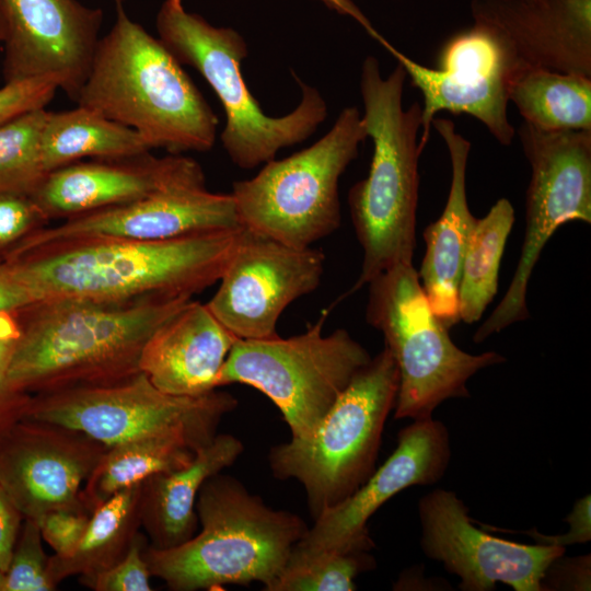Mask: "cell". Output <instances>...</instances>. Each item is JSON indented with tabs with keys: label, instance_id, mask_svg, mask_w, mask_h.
<instances>
[{
	"label": "cell",
	"instance_id": "obj_1",
	"mask_svg": "<svg viewBox=\"0 0 591 591\" xmlns=\"http://www.w3.org/2000/svg\"><path fill=\"white\" fill-rule=\"evenodd\" d=\"M192 298L100 301L53 297L19 312L8 380L31 395L126 380L151 335Z\"/></svg>",
	"mask_w": 591,
	"mask_h": 591
},
{
	"label": "cell",
	"instance_id": "obj_36",
	"mask_svg": "<svg viewBox=\"0 0 591 591\" xmlns=\"http://www.w3.org/2000/svg\"><path fill=\"white\" fill-rule=\"evenodd\" d=\"M59 90V81L40 77L4 83L0 88V124L24 113L46 108Z\"/></svg>",
	"mask_w": 591,
	"mask_h": 591
},
{
	"label": "cell",
	"instance_id": "obj_34",
	"mask_svg": "<svg viewBox=\"0 0 591 591\" xmlns=\"http://www.w3.org/2000/svg\"><path fill=\"white\" fill-rule=\"evenodd\" d=\"M49 225L31 196H0V260H4L27 236Z\"/></svg>",
	"mask_w": 591,
	"mask_h": 591
},
{
	"label": "cell",
	"instance_id": "obj_21",
	"mask_svg": "<svg viewBox=\"0 0 591 591\" xmlns=\"http://www.w3.org/2000/svg\"><path fill=\"white\" fill-rule=\"evenodd\" d=\"M471 14L502 44L515 69L591 77V0H472Z\"/></svg>",
	"mask_w": 591,
	"mask_h": 591
},
{
	"label": "cell",
	"instance_id": "obj_9",
	"mask_svg": "<svg viewBox=\"0 0 591 591\" xmlns=\"http://www.w3.org/2000/svg\"><path fill=\"white\" fill-rule=\"evenodd\" d=\"M366 138L360 112L348 106L310 147L234 182L230 194L241 225L297 247L333 234L341 223L340 177Z\"/></svg>",
	"mask_w": 591,
	"mask_h": 591
},
{
	"label": "cell",
	"instance_id": "obj_44",
	"mask_svg": "<svg viewBox=\"0 0 591 591\" xmlns=\"http://www.w3.org/2000/svg\"><path fill=\"white\" fill-rule=\"evenodd\" d=\"M116 5H123L127 0H113Z\"/></svg>",
	"mask_w": 591,
	"mask_h": 591
},
{
	"label": "cell",
	"instance_id": "obj_2",
	"mask_svg": "<svg viewBox=\"0 0 591 591\" xmlns=\"http://www.w3.org/2000/svg\"><path fill=\"white\" fill-rule=\"evenodd\" d=\"M241 228L171 240L84 237L37 246L4 260L45 299L192 298L219 281Z\"/></svg>",
	"mask_w": 591,
	"mask_h": 591
},
{
	"label": "cell",
	"instance_id": "obj_19",
	"mask_svg": "<svg viewBox=\"0 0 591 591\" xmlns=\"http://www.w3.org/2000/svg\"><path fill=\"white\" fill-rule=\"evenodd\" d=\"M206 187L200 164L184 154L151 152L123 159L74 162L46 174L31 195L49 220L131 204L182 188Z\"/></svg>",
	"mask_w": 591,
	"mask_h": 591
},
{
	"label": "cell",
	"instance_id": "obj_22",
	"mask_svg": "<svg viewBox=\"0 0 591 591\" xmlns=\"http://www.w3.org/2000/svg\"><path fill=\"white\" fill-rule=\"evenodd\" d=\"M235 337L193 299L166 320L144 345L139 369L160 391L198 396L216 390V379Z\"/></svg>",
	"mask_w": 591,
	"mask_h": 591
},
{
	"label": "cell",
	"instance_id": "obj_18",
	"mask_svg": "<svg viewBox=\"0 0 591 591\" xmlns=\"http://www.w3.org/2000/svg\"><path fill=\"white\" fill-rule=\"evenodd\" d=\"M451 459L449 430L432 417L402 428L387 460L349 497L325 510L292 552L371 551L368 521L389 499L415 485H432L445 474Z\"/></svg>",
	"mask_w": 591,
	"mask_h": 591
},
{
	"label": "cell",
	"instance_id": "obj_16",
	"mask_svg": "<svg viewBox=\"0 0 591 591\" xmlns=\"http://www.w3.org/2000/svg\"><path fill=\"white\" fill-rule=\"evenodd\" d=\"M4 83L53 77L77 101L89 74L104 13L78 0H0Z\"/></svg>",
	"mask_w": 591,
	"mask_h": 591
},
{
	"label": "cell",
	"instance_id": "obj_7",
	"mask_svg": "<svg viewBox=\"0 0 591 591\" xmlns=\"http://www.w3.org/2000/svg\"><path fill=\"white\" fill-rule=\"evenodd\" d=\"M398 372L386 347L352 379L313 433L271 448L268 460L280 479L304 488L316 519L356 491L374 472L382 434L393 412Z\"/></svg>",
	"mask_w": 591,
	"mask_h": 591
},
{
	"label": "cell",
	"instance_id": "obj_25",
	"mask_svg": "<svg viewBox=\"0 0 591 591\" xmlns=\"http://www.w3.org/2000/svg\"><path fill=\"white\" fill-rule=\"evenodd\" d=\"M151 150L136 130L81 105L47 111L40 132L46 173L84 159L131 158Z\"/></svg>",
	"mask_w": 591,
	"mask_h": 591
},
{
	"label": "cell",
	"instance_id": "obj_35",
	"mask_svg": "<svg viewBox=\"0 0 591 591\" xmlns=\"http://www.w3.org/2000/svg\"><path fill=\"white\" fill-rule=\"evenodd\" d=\"M144 538L138 533L125 556L93 577L85 587L95 591H150V570L143 556Z\"/></svg>",
	"mask_w": 591,
	"mask_h": 591
},
{
	"label": "cell",
	"instance_id": "obj_40",
	"mask_svg": "<svg viewBox=\"0 0 591 591\" xmlns=\"http://www.w3.org/2000/svg\"><path fill=\"white\" fill-rule=\"evenodd\" d=\"M591 500L590 495L578 499L571 512L565 521L570 525L567 533L561 535H545L541 534L536 529L526 531L536 543L557 545L565 547L566 545L583 544L591 540V517H590Z\"/></svg>",
	"mask_w": 591,
	"mask_h": 591
},
{
	"label": "cell",
	"instance_id": "obj_33",
	"mask_svg": "<svg viewBox=\"0 0 591 591\" xmlns=\"http://www.w3.org/2000/svg\"><path fill=\"white\" fill-rule=\"evenodd\" d=\"M18 329L15 313L0 316V438L26 418L32 399L31 394L16 391L8 380Z\"/></svg>",
	"mask_w": 591,
	"mask_h": 591
},
{
	"label": "cell",
	"instance_id": "obj_42",
	"mask_svg": "<svg viewBox=\"0 0 591 591\" xmlns=\"http://www.w3.org/2000/svg\"><path fill=\"white\" fill-rule=\"evenodd\" d=\"M3 37H4V24H3L1 10H0V43H2Z\"/></svg>",
	"mask_w": 591,
	"mask_h": 591
},
{
	"label": "cell",
	"instance_id": "obj_4",
	"mask_svg": "<svg viewBox=\"0 0 591 591\" xmlns=\"http://www.w3.org/2000/svg\"><path fill=\"white\" fill-rule=\"evenodd\" d=\"M407 74L397 66L382 77L379 60L361 65L362 120L373 152L368 175L348 192L349 212L362 247L361 271L347 296L398 263H413L419 190L421 105H403Z\"/></svg>",
	"mask_w": 591,
	"mask_h": 591
},
{
	"label": "cell",
	"instance_id": "obj_17",
	"mask_svg": "<svg viewBox=\"0 0 591 591\" xmlns=\"http://www.w3.org/2000/svg\"><path fill=\"white\" fill-rule=\"evenodd\" d=\"M106 450L76 429L24 418L0 438V483L24 519L88 510L82 488Z\"/></svg>",
	"mask_w": 591,
	"mask_h": 591
},
{
	"label": "cell",
	"instance_id": "obj_26",
	"mask_svg": "<svg viewBox=\"0 0 591 591\" xmlns=\"http://www.w3.org/2000/svg\"><path fill=\"white\" fill-rule=\"evenodd\" d=\"M142 483L125 488L95 508L86 530L67 557L51 555L48 569L58 584L79 576L82 584L111 568L127 553L141 526Z\"/></svg>",
	"mask_w": 591,
	"mask_h": 591
},
{
	"label": "cell",
	"instance_id": "obj_3",
	"mask_svg": "<svg viewBox=\"0 0 591 591\" xmlns=\"http://www.w3.org/2000/svg\"><path fill=\"white\" fill-rule=\"evenodd\" d=\"M76 103L136 130L152 150L206 152L217 139L219 119L183 65L123 5Z\"/></svg>",
	"mask_w": 591,
	"mask_h": 591
},
{
	"label": "cell",
	"instance_id": "obj_38",
	"mask_svg": "<svg viewBox=\"0 0 591 591\" xmlns=\"http://www.w3.org/2000/svg\"><path fill=\"white\" fill-rule=\"evenodd\" d=\"M590 555L565 558L557 557L547 567L542 579V591L590 590Z\"/></svg>",
	"mask_w": 591,
	"mask_h": 591
},
{
	"label": "cell",
	"instance_id": "obj_32",
	"mask_svg": "<svg viewBox=\"0 0 591 591\" xmlns=\"http://www.w3.org/2000/svg\"><path fill=\"white\" fill-rule=\"evenodd\" d=\"M43 537L35 520L23 519L1 591H53L57 583L48 569Z\"/></svg>",
	"mask_w": 591,
	"mask_h": 591
},
{
	"label": "cell",
	"instance_id": "obj_10",
	"mask_svg": "<svg viewBox=\"0 0 591 591\" xmlns=\"http://www.w3.org/2000/svg\"><path fill=\"white\" fill-rule=\"evenodd\" d=\"M327 312L304 333L237 339L216 387L239 383L265 394L280 410L292 439H306L372 357L346 329L324 335Z\"/></svg>",
	"mask_w": 591,
	"mask_h": 591
},
{
	"label": "cell",
	"instance_id": "obj_14",
	"mask_svg": "<svg viewBox=\"0 0 591 591\" xmlns=\"http://www.w3.org/2000/svg\"><path fill=\"white\" fill-rule=\"evenodd\" d=\"M324 265L321 250L291 246L242 227L206 304L239 339L276 337L282 312L320 286Z\"/></svg>",
	"mask_w": 591,
	"mask_h": 591
},
{
	"label": "cell",
	"instance_id": "obj_12",
	"mask_svg": "<svg viewBox=\"0 0 591 591\" xmlns=\"http://www.w3.org/2000/svg\"><path fill=\"white\" fill-rule=\"evenodd\" d=\"M518 135L531 166L524 240L508 290L476 329V344L530 317L529 281L555 231L571 221L591 223V130L546 131L523 123Z\"/></svg>",
	"mask_w": 591,
	"mask_h": 591
},
{
	"label": "cell",
	"instance_id": "obj_29",
	"mask_svg": "<svg viewBox=\"0 0 591 591\" xmlns=\"http://www.w3.org/2000/svg\"><path fill=\"white\" fill-rule=\"evenodd\" d=\"M513 222L514 209L507 198L498 199L485 217L476 220L461 270L460 321L476 323L496 297L501 257Z\"/></svg>",
	"mask_w": 591,
	"mask_h": 591
},
{
	"label": "cell",
	"instance_id": "obj_24",
	"mask_svg": "<svg viewBox=\"0 0 591 591\" xmlns=\"http://www.w3.org/2000/svg\"><path fill=\"white\" fill-rule=\"evenodd\" d=\"M243 449L236 437L217 433L211 442L196 451L185 467L153 475L142 483L141 526L150 538V546L172 548L195 534L196 500L202 484L231 466Z\"/></svg>",
	"mask_w": 591,
	"mask_h": 591
},
{
	"label": "cell",
	"instance_id": "obj_6",
	"mask_svg": "<svg viewBox=\"0 0 591 591\" xmlns=\"http://www.w3.org/2000/svg\"><path fill=\"white\" fill-rule=\"evenodd\" d=\"M184 1L161 3L155 18L158 38L218 96L225 115L220 140L232 163L244 170L257 167L312 136L327 116L321 92L293 74L301 89L297 107L279 117L265 114L241 72L248 54L244 37L233 27L215 26L188 11Z\"/></svg>",
	"mask_w": 591,
	"mask_h": 591
},
{
	"label": "cell",
	"instance_id": "obj_41",
	"mask_svg": "<svg viewBox=\"0 0 591 591\" xmlns=\"http://www.w3.org/2000/svg\"><path fill=\"white\" fill-rule=\"evenodd\" d=\"M23 515L0 483V569L5 572L18 540Z\"/></svg>",
	"mask_w": 591,
	"mask_h": 591
},
{
	"label": "cell",
	"instance_id": "obj_23",
	"mask_svg": "<svg viewBox=\"0 0 591 591\" xmlns=\"http://www.w3.org/2000/svg\"><path fill=\"white\" fill-rule=\"evenodd\" d=\"M432 128L442 138L451 162V183L444 209L424 231L426 253L418 273L433 314L447 327L460 322L459 285L475 218L466 195V167L471 142L452 120L434 118Z\"/></svg>",
	"mask_w": 591,
	"mask_h": 591
},
{
	"label": "cell",
	"instance_id": "obj_8",
	"mask_svg": "<svg viewBox=\"0 0 591 591\" xmlns=\"http://www.w3.org/2000/svg\"><path fill=\"white\" fill-rule=\"evenodd\" d=\"M367 323L380 331L398 372L395 419L431 418L450 398L470 397L468 380L506 362L496 351L459 348L433 314L413 263H398L368 283Z\"/></svg>",
	"mask_w": 591,
	"mask_h": 591
},
{
	"label": "cell",
	"instance_id": "obj_28",
	"mask_svg": "<svg viewBox=\"0 0 591 591\" xmlns=\"http://www.w3.org/2000/svg\"><path fill=\"white\" fill-rule=\"evenodd\" d=\"M509 102L524 123L546 131L591 130V77L544 68H518Z\"/></svg>",
	"mask_w": 591,
	"mask_h": 591
},
{
	"label": "cell",
	"instance_id": "obj_39",
	"mask_svg": "<svg viewBox=\"0 0 591 591\" xmlns=\"http://www.w3.org/2000/svg\"><path fill=\"white\" fill-rule=\"evenodd\" d=\"M44 296L8 260H0V316L16 313Z\"/></svg>",
	"mask_w": 591,
	"mask_h": 591
},
{
	"label": "cell",
	"instance_id": "obj_13",
	"mask_svg": "<svg viewBox=\"0 0 591 591\" xmlns=\"http://www.w3.org/2000/svg\"><path fill=\"white\" fill-rule=\"evenodd\" d=\"M380 43L395 57L422 95L420 144L430 138L440 112L466 114L480 121L502 146L511 144L515 129L508 117V86L515 66L507 49L483 25L451 36L438 53L434 68L407 57L384 38Z\"/></svg>",
	"mask_w": 591,
	"mask_h": 591
},
{
	"label": "cell",
	"instance_id": "obj_27",
	"mask_svg": "<svg viewBox=\"0 0 591 591\" xmlns=\"http://www.w3.org/2000/svg\"><path fill=\"white\" fill-rule=\"evenodd\" d=\"M198 448L181 433L143 437L107 448L85 480L81 498L92 513L116 493L188 465Z\"/></svg>",
	"mask_w": 591,
	"mask_h": 591
},
{
	"label": "cell",
	"instance_id": "obj_15",
	"mask_svg": "<svg viewBox=\"0 0 591 591\" xmlns=\"http://www.w3.org/2000/svg\"><path fill=\"white\" fill-rule=\"evenodd\" d=\"M418 517L424 554L459 577L463 591H491L498 582L514 591H542L547 567L565 554L563 546L521 544L477 529L452 490L424 495Z\"/></svg>",
	"mask_w": 591,
	"mask_h": 591
},
{
	"label": "cell",
	"instance_id": "obj_11",
	"mask_svg": "<svg viewBox=\"0 0 591 591\" xmlns=\"http://www.w3.org/2000/svg\"><path fill=\"white\" fill-rule=\"evenodd\" d=\"M236 405L233 395L218 389L198 396L164 393L140 371L111 384L32 395L26 418L76 429L107 448L164 433L184 434L201 448Z\"/></svg>",
	"mask_w": 591,
	"mask_h": 591
},
{
	"label": "cell",
	"instance_id": "obj_30",
	"mask_svg": "<svg viewBox=\"0 0 591 591\" xmlns=\"http://www.w3.org/2000/svg\"><path fill=\"white\" fill-rule=\"evenodd\" d=\"M46 113L38 108L0 124V196H31L46 176L40 155Z\"/></svg>",
	"mask_w": 591,
	"mask_h": 591
},
{
	"label": "cell",
	"instance_id": "obj_5",
	"mask_svg": "<svg viewBox=\"0 0 591 591\" xmlns=\"http://www.w3.org/2000/svg\"><path fill=\"white\" fill-rule=\"evenodd\" d=\"M196 513L198 534L172 548L149 545L143 551L151 576L173 591L252 582H262L267 590L309 529L298 514L268 507L221 472L202 484Z\"/></svg>",
	"mask_w": 591,
	"mask_h": 591
},
{
	"label": "cell",
	"instance_id": "obj_43",
	"mask_svg": "<svg viewBox=\"0 0 591 591\" xmlns=\"http://www.w3.org/2000/svg\"><path fill=\"white\" fill-rule=\"evenodd\" d=\"M3 579H4V572L0 569V591L2 590Z\"/></svg>",
	"mask_w": 591,
	"mask_h": 591
},
{
	"label": "cell",
	"instance_id": "obj_37",
	"mask_svg": "<svg viewBox=\"0 0 591 591\" xmlns=\"http://www.w3.org/2000/svg\"><path fill=\"white\" fill-rule=\"evenodd\" d=\"M90 518L88 510H55L35 521L43 541L51 547L54 555L67 557L80 543Z\"/></svg>",
	"mask_w": 591,
	"mask_h": 591
},
{
	"label": "cell",
	"instance_id": "obj_31",
	"mask_svg": "<svg viewBox=\"0 0 591 591\" xmlns=\"http://www.w3.org/2000/svg\"><path fill=\"white\" fill-rule=\"evenodd\" d=\"M374 567L370 551L291 552L286 567L266 591H352L355 578Z\"/></svg>",
	"mask_w": 591,
	"mask_h": 591
},
{
	"label": "cell",
	"instance_id": "obj_20",
	"mask_svg": "<svg viewBox=\"0 0 591 591\" xmlns=\"http://www.w3.org/2000/svg\"><path fill=\"white\" fill-rule=\"evenodd\" d=\"M241 227L231 194L212 193L206 187L182 188L46 225L27 236L9 256L84 237L171 240Z\"/></svg>",
	"mask_w": 591,
	"mask_h": 591
}]
</instances>
